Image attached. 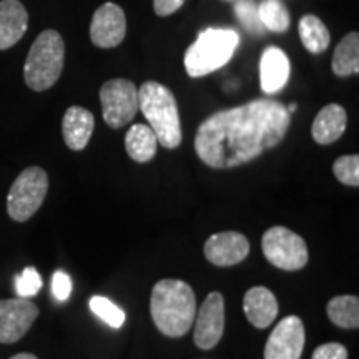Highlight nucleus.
I'll use <instances>...</instances> for the list:
<instances>
[{"instance_id": "nucleus-9", "label": "nucleus", "mask_w": 359, "mask_h": 359, "mask_svg": "<svg viewBox=\"0 0 359 359\" xmlns=\"http://www.w3.org/2000/svg\"><path fill=\"white\" fill-rule=\"evenodd\" d=\"M37 316V304L29 298L0 299V343L12 344L24 338Z\"/></svg>"}, {"instance_id": "nucleus-30", "label": "nucleus", "mask_w": 359, "mask_h": 359, "mask_svg": "<svg viewBox=\"0 0 359 359\" xmlns=\"http://www.w3.org/2000/svg\"><path fill=\"white\" fill-rule=\"evenodd\" d=\"M185 0H154L155 13L160 17H168L183 7Z\"/></svg>"}, {"instance_id": "nucleus-6", "label": "nucleus", "mask_w": 359, "mask_h": 359, "mask_svg": "<svg viewBox=\"0 0 359 359\" xmlns=\"http://www.w3.org/2000/svg\"><path fill=\"white\" fill-rule=\"evenodd\" d=\"M48 190V177L40 167H29L12 183L7 213L13 222H27L39 212Z\"/></svg>"}, {"instance_id": "nucleus-13", "label": "nucleus", "mask_w": 359, "mask_h": 359, "mask_svg": "<svg viewBox=\"0 0 359 359\" xmlns=\"http://www.w3.org/2000/svg\"><path fill=\"white\" fill-rule=\"evenodd\" d=\"M203 253L215 266H235L248 257L250 241L243 233L219 231L206 240Z\"/></svg>"}, {"instance_id": "nucleus-25", "label": "nucleus", "mask_w": 359, "mask_h": 359, "mask_svg": "<svg viewBox=\"0 0 359 359\" xmlns=\"http://www.w3.org/2000/svg\"><path fill=\"white\" fill-rule=\"evenodd\" d=\"M90 309L111 327H120L125 323L123 309H120L114 302L103 298V296H93L90 299Z\"/></svg>"}, {"instance_id": "nucleus-24", "label": "nucleus", "mask_w": 359, "mask_h": 359, "mask_svg": "<svg viewBox=\"0 0 359 359\" xmlns=\"http://www.w3.org/2000/svg\"><path fill=\"white\" fill-rule=\"evenodd\" d=\"M235 15L238 22L253 35H263L266 32L258 15V4L255 0H235Z\"/></svg>"}, {"instance_id": "nucleus-22", "label": "nucleus", "mask_w": 359, "mask_h": 359, "mask_svg": "<svg viewBox=\"0 0 359 359\" xmlns=\"http://www.w3.org/2000/svg\"><path fill=\"white\" fill-rule=\"evenodd\" d=\"M327 318L331 323L344 330H358L359 327V299L353 294L334 296L326 306Z\"/></svg>"}, {"instance_id": "nucleus-3", "label": "nucleus", "mask_w": 359, "mask_h": 359, "mask_svg": "<svg viewBox=\"0 0 359 359\" xmlns=\"http://www.w3.org/2000/svg\"><path fill=\"white\" fill-rule=\"evenodd\" d=\"M138 109L145 115L150 128L161 147L173 150L182 143L178 103L173 92L165 85L148 80L138 90Z\"/></svg>"}, {"instance_id": "nucleus-7", "label": "nucleus", "mask_w": 359, "mask_h": 359, "mask_svg": "<svg viewBox=\"0 0 359 359\" xmlns=\"http://www.w3.org/2000/svg\"><path fill=\"white\" fill-rule=\"evenodd\" d=\"M264 258L273 266L285 271H298L308 264L309 251L306 241L286 226H271L262 240Z\"/></svg>"}, {"instance_id": "nucleus-17", "label": "nucleus", "mask_w": 359, "mask_h": 359, "mask_svg": "<svg viewBox=\"0 0 359 359\" xmlns=\"http://www.w3.org/2000/svg\"><path fill=\"white\" fill-rule=\"evenodd\" d=\"M243 311L251 325L258 330H264V327L271 326L278 316L276 296L264 286H255L246 291Z\"/></svg>"}, {"instance_id": "nucleus-28", "label": "nucleus", "mask_w": 359, "mask_h": 359, "mask_svg": "<svg viewBox=\"0 0 359 359\" xmlns=\"http://www.w3.org/2000/svg\"><path fill=\"white\" fill-rule=\"evenodd\" d=\"M311 359H348V349L339 343H326L314 349Z\"/></svg>"}, {"instance_id": "nucleus-21", "label": "nucleus", "mask_w": 359, "mask_h": 359, "mask_svg": "<svg viewBox=\"0 0 359 359\" xmlns=\"http://www.w3.org/2000/svg\"><path fill=\"white\" fill-rule=\"evenodd\" d=\"M333 72L338 77H349L359 72V34L344 35L333 55Z\"/></svg>"}, {"instance_id": "nucleus-14", "label": "nucleus", "mask_w": 359, "mask_h": 359, "mask_svg": "<svg viewBox=\"0 0 359 359\" xmlns=\"http://www.w3.org/2000/svg\"><path fill=\"white\" fill-rule=\"evenodd\" d=\"M290 58L280 47L264 48L259 58V83L266 95L280 92L288 83Z\"/></svg>"}, {"instance_id": "nucleus-18", "label": "nucleus", "mask_w": 359, "mask_h": 359, "mask_svg": "<svg viewBox=\"0 0 359 359\" xmlns=\"http://www.w3.org/2000/svg\"><path fill=\"white\" fill-rule=\"evenodd\" d=\"M348 125V114L338 103L323 107L314 118L311 135L313 140L320 145H331L343 137Z\"/></svg>"}, {"instance_id": "nucleus-23", "label": "nucleus", "mask_w": 359, "mask_h": 359, "mask_svg": "<svg viewBox=\"0 0 359 359\" xmlns=\"http://www.w3.org/2000/svg\"><path fill=\"white\" fill-rule=\"evenodd\" d=\"M258 15L263 27L271 32H286L290 29V12L281 0H262L258 4Z\"/></svg>"}, {"instance_id": "nucleus-19", "label": "nucleus", "mask_w": 359, "mask_h": 359, "mask_svg": "<svg viewBox=\"0 0 359 359\" xmlns=\"http://www.w3.org/2000/svg\"><path fill=\"white\" fill-rule=\"evenodd\" d=\"M156 135L154 133L148 125L135 123L125 135V148L127 154L132 160L138 163H147V161L154 160L156 155Z\"/></svg>"}, {"instance_id": "nucleus-2", "label": "nucleus", "mask_w": 359, "mask_h": 359, "mask_svg": "<svg viewBox=\"0 0 359 359\" xmlns=\"http://www.w3.org/2000/svg\"><path fill=\"white\" fill-rule=\"evenodd\" d=\"M150 314L160 333L168 338L185 336L196 314L191 286L182 280H160L151 290Z\"/></svg>"}, {"instance_id": "nucleus-8", "label": "nucleus", "mask_w": 359, "mask_h": 359, "mask_svg": "<svg viewBox=\"0 0 359 359\" xmlns=\"http://www.w3.org/2000/svg\"><path fill=\"white\" fill-rule=\"evenodd\" d=\"M103 120L110 128H122L138 111V88L132 80L114 79L100 88Z\"/></svg>"}, {"instance_id": "nucleus-11", "label": "nucleus", "mask_w": 359, "mask_h": 359, "mask_svg": "<svg viewBox=\"0 0 359 359\" xmlns=\"http://www.w3.org/2000/svg\"><path fill=\"white\" fill-rule=\"evenodd\" d=\"M304 336L303 321L298 316H286L273 327L264 346V359H299Z\"/></svg>"}, {"instance_id": "nucleus-16", "label": "nucleus", "mask_w": 359, "mask_h": 359, "mask_svg": "<svg viewBox=\"0 0 359 359\" xmlns=\"http://www.w3.org/2000/svg\"><path fill=\"white\" fill-rule=\"evenodd\" d=\"M93 128H95V116L90 110L74 105L65 111L62 133H64V140L70 150H83L88 145Z\"/></svg>"}, {"instance_id": "nucleus-15", "label": "nucleus", "mask_w": 359, "mask_h": 359, "mask_svg": "<svg viewBox=\"0 0 359 359\" xmlns=\"http://www.w3.org/2000/svg\"><path fill=\"white\" fill-rule=\"evenodd\" d=\"M29 12L20 0H0V50H7L24 37Z\"/></svg>"}, {"instance_id": "nucleus-31", "label": "nucleus", "mask_w": 359, "mask_h": 359, "mask_svg": "<svg viewBox=\"0 0 359 359\" xmlns=\"http://www.w3.org/2000/svg\"><path fill=\"white\" fill-rule=\"evenodd\" d=\"M11 359H39V358L34 356V354H30V353H19V354H15V356H12Z\"/></svg>"}, {"instance_id": "nucleus-5", "label": "nucleus", "mask_w": 359, "mask_h": 359, "mask_svg": "<svg viewBox=\"0 0 359 359\" xmlns=\"http://www.w3.org/2000/svg\"><path fill=\"white\" fill-rule=\"evenodd\" d=\"M240 35L231 29H206L198 34L185 53V69L191 79L213 74L231 60Z\"/></svg>"}, {"instance_id": "nucleus-26", "label": "nucleus", "mask_w": 359, "mask_h": 359, "mask_svg": "<svg viewBox=\"0 0 359 359\" xmlns=\"http://www.w3.org/2000/svg\"><path fill=\"white\" fill-rule=\"evenodd\" d=\"M333 173L339 183L346 187H359V156L343 155L334 161Z\"/></svg>"}, {"instance_id": "nucleus-29", "label": "nucleus", "mask_w": 359, "mask_h": 359, "mask_svg": "<svg viewBox=\"0 0 359 359\" xmlns=\"http://www.w3.org/2000/svg\"><path fill=\"white\" fill-rule=\"evenodd\" d=\"M52 291L58 302H65L72 293V280L64 271H55L52 278Z\"/></svg>"}, {"instance_id": "nucleus-27", "label": "nucleus", "mask_w": 359, "mask_h": 359, "mask_svg": "<svg viewBox=\"0 0 359 359\" xmlns=\"http://www.w3.org/2000/svg\"><path fill=\"white\" fill-rule=\"evenodd\" d=\"M17 293H19L20 298H30V296H35L42 288V278H40L39 271L35 268H25L24 273L17 278Z\"/></svg>"}, {"instance_id": "nucleus-33", "label": "nucleus", "mask_w": 359, "mask_h": 359, "mask_svg": "<svg viewBox=\"0 0 359 359\" xmlns=\"http://www.w3.org/2000/svg\"><path fill=\"white\" fill-rule=\"evenodd\" d=\"M226 2H235V0H226Z\"/></svg>"}, {"instance_id": "nucleus-12", "label": "nucleus", "mask_w": 359, "mask_h": 359, "mask_svg": "<svg viewBox=\"0 0 359 359\" xmlns=\"http://www.w3.org/2000/svg\"><path fill=\"white\" fill-rule=\"evenodd\" d=\"M127 34V19L120 6L107 2L93 13L90 24V39L100 48H114L123 42Z\"/></svg>"}, {"instance_id": "nucleus-10", "label": "nucleus", "mask_w": 359, "mask_h": 359, "mask_svg": "<svg viewBox=\"0 0 359 359\" xmlns=\"http://www.w3.org/2000/svg\"><path fill=\"white\" fill-rule=\"evenodd\" d=\"M193 339L200 349H213L222 339L224 331V299L223 294L213 291L206 296L198 313L195 314Z\"/></svg>"}, {"instance_id": "nucleus-1", "label": "nucleus", "mask_w": 359, "mask_h": 359, "mask_svg": "<svg viewBox=\"0 0 359 359\" xmlns=\"http://www.w3.org/2000/svg\"><path fill=\"white\" fill-rule=\"evenodd\" d=\"M290 123L291 114L286 105L271 98L219 110L196 130V155L212 168L241 167L280 145Z\"/></svg>"}, {"instance_id": "nucleus-32", "label": "nucleus", "mask_w": 359, "mask_h": 359, "mask_svg": "<svg viewBox=\"0 0 359 359\" xmlns=\"http://www.w3.org/2000/svg\"><path fill=\"white\" fill-rule=\"evenodd\" d=\"M296 109H298V105H296V103L293 102V103H290V105L288 107H286V110H288L290 111V114H294V111H296Z\"/></svg>"}, {"instance_id": "nucleus-4", "label": "nucleus", "mask_w": 359, "mask_h": 359, "mask_svg": "<svg viewBox=\"0 0 359 359\" xmlns=\"http://www.w3.org/2000/svg\"><path fill=\"white\" fill-rule=\"evenodd\" d=\"M65 43L57 30H43L34 40L24 65L27 87L43 92L57 83L64 70Z\"/></svg>"}, {"instance_id": "nucleus-20", "label": "nucleus", "mask_w": 359, "mask_h": 359, "mask_svg": "<svg viewBox=\"0 0 359 359\" xmlns=\"http://www.w3.org/2000/svg\"><path fill=\"white\" fill-rule=\"evenodd\" d=\"M298 32H299V39L304 45L308 52L314 53H323L330 47L331 42V35L327 27L323 24V20L316 15H303L302 20H299L298 25Z\"/></svg>"}]
</instances>
